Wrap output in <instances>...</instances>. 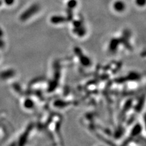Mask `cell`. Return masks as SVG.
Masks as SVG:
<instances>
[{"label": "cell", "mask_w": 146, "mask_h": 146, "mask_svg": "<svg viewBox=\"0 0 146 146\" xmlns=\"http://www.w3.org/2000/svg\"><path fill=\"white\" fill-rule=\"evenodd\" d=\"M113 8L117 12H122L126 8L125 4L122 1H116L113 4Z\"/></svg>", "instance_id": "cell-3"}, {"label": "cell", "mask_w": 146, "mask_h": 146, "mask_svg": "<svg viewBox=\"0 0 146 146\" xmlns=\"http://www.w3.org/2000/svg\"><path fill=\"white\" fill-rule=\"evenodd\" d=\"M77 49V56H79L80 61L81 62L82 65H83L85 66H88L91 65V60L89 59L88 57L84 56V54H82L80 51L79 48H76Z\"/></svg>", "instance_id": "cell-2"}, {"label": "cell", "mask_w": 146, "mask_h": 146, "mask_svg": "<svg viewBox=\"0 0 146 146\" xmlns=\"http://www.w3.org/2000/svg\"><path fill=\"white\" fill-rule=\"evenodd\" d=\"M65 21V18L60 16H53L51 18V21L54 24L61 23Z\"/></svg>", "instance_id": "cell-4"}, {"label": "cell", "mask_w": 146, "mask_h": 146, "mask_svg": "<svg viewBox=\"0 0 146 146\" xmlns=\"http://www.w3.org/2000/svg\"><path fill=\"white\" fill-rule=\"evenodd\" d=\"M38 11V6L36 4H34V6H31L29 9H27V11H26L23 15L21 16V19L23 20H26L28 18H30L31 16H33V14H35L36 12H37Z\"/></svg>", "instance_id": "cell-1"}, {"label": "cell", "mask_w": 146, "mask_h": 146, "mask_svg": "<svg viewBox=\"0 0 146 146\" xmlns=\"http://www.w3.org/2000/svg\"><path fill=\"white\" fill-rule=\"evenodd\" d=\"M77 4V2L76 0H71V1L68 3V7L70 9H74Z\"/></svg>", "instance_id": "cell-6"}, {"label": "cell", "mask_w": 146, "mask_h": 146, "mask_svg": "<svg viewBox=\"0 0 146 146\" xmlns=\"http://www.w3.org/2000/svg\"><path fill=\"white\" fill-rule=\"evenodd\" d=\"M35 106V103L31 99H27L24 102V107L27 109H32Z\"/></svg>", "instance_id": "cell-5"}, {"label": "cell", "mask_w": 146, "mask_h": 146, "mask_svg": "<svg viewBox=\"0 0 146 146\" xmlns=\"http://www.w3.org/2000/svg\"><path fill=\"white\" fill-rule=\"evenodd\" d=\"M135 2L137 6L139 7H143L145 5V0H135Z\"/></svg>", "instance_id": "cell-7"}]
</instances>
